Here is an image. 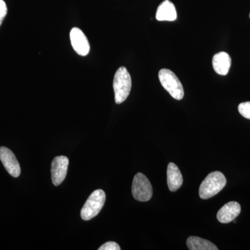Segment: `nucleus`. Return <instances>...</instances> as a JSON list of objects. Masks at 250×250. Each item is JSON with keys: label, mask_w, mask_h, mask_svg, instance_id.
<instances>
[{"label": "nucleus", "mask_w": 250, "mask_h": 250, "mask_svg": "<svg viewBox=\"0 0 250 250\" xmlns=\"http://www.w3.org/2000/svg\"><path fill=\"white\" fill-rule=\"evenodd\" d=\"M227 179L219 171L211 172L202 182L199 189V195L203 200L215 196L225 188Z\"/></svg>", "instance_id": "f257e3e1"}, {"label": "nucleus", "mask_w": 250, "mask_h": 250, "mask_svg": "<svg viewBox=\"0 0 250 250\" xmlns=\"http://www.w3.org/2000/svg\"><path fill=\"white\" fill-rule=\"evenodd\" d=\"M115 101L118 104L124 103L131 89V78L126 67H121L115 74L113 83Z\"/></svg>", "instance_id": "f03ea898"}, {"label": "nucleus", "mask_w": 250, "mask_h": 250, "mask_svg": "<svg viewBox=\"0 0 250 250\" xmlns=\"http://www.w3.org/2000/svg\"><path fill=\"white\" fill-rule=\"evenodd\" d=\"M106 201V194L101 189L95 190L85 202L81 210V217L83 220H90L101 211Z\"/></svg>", "instance_id": "7ed1b4c3"}, {"label": "nucleus", "mask_w": 250, "mask_h": 250, "mask_svg": "<svg viewBox=\"0 0 250 250\" xmlns=\"http://www.w3.org/2000/svg\"><path fill=\"white\" fill-rule=\"evenodd\" d=\"M161 85L174 99L181 100L184 98L183 85L175 74L168 69H161L159 72Z\"/></svg>", "instance_id": "20e7f679"}, {"label": "nucleus", "mask_w": 250, "mask_h": 250, "mask_svg": "<svg viewBox=\"0 0 250 250\" xmlns=\"http://www.w3.org/2000/svg\"><path fill=\"white\" fill-rule=\"evenodd\" d=\"M152 187L149 179L142 173L135 175L132 184V195L135 200L139 202H147L152 198Z\"/></svg>", "instance_id": "39448f33"}, {"label": "nucleus", "mask_w": 250, "mask_h": 250, "mask_svg": "<svg viewBox=\"0 0 250 250\" xmlns=\"http://www.w3.org/2000/svg\"><path fill=\"white\" fill-rule=\"evenodd\" d=\"M69 160L66 156H59L54 158L51 167L52 183L58 187L66 177Z\"/></svg>", "instance_id": "423d86ee"}, {"label": "nucleus", "mask_w": 250, "mask_h": 250, "mask_svg": "<svg viewBox=\"0 0 250 250\" xmlns=\"http://www.w3.org/2000/svg\"><path fill=\"white\" fill-rule=\"evenodd\" d=\"M0 160L10 175L14 177L21 175V166L12 151L6 147H0Z\"/></svg>", "instance_id": "0eeeda50"}, {"label": "nucleus", "mask_w": 250, "mask_h": 250, "mask_svg": "<svg viewBox=\"0 0 250 250\" xmlns=\"http://www.w3.org/2000/svg\"><path fill=\"white\" fill-rule=\"evenodd\" d=\"M72 47L79 55L85 57L90 52V44L83 31L77 27L72 29L70 34Z\"/></svg>", "instance_id": "6e6552de"}, {"label": "nucleus", "mask_w": 250, "mask_h": 250, "mask_svg": "<svg viewBox=\"0 0 250 250\" xmlns=\"http://www.w3.org/2000/svg\"><path fill=\"white\" fill-rule=\"evenodd\" d=\"M241 211V205L236 202H229L223 206L217 213V218L220 223H231L239 215Z\"/></svg>", "instance_id": "1a4fd4ad"}, {"label": "nucleus", "mask_w": 250, "mask_h": 250, "mask_svg": "<svg viewBox=\"0 0 250 250\" xmlns=\"http://www.w3.org/2000/svg\"><path fill=\"white\" fill-rule=\"evenodd\" d=\"M231 59L230 56L225 52L215 54L212 60V65L217 74L227 75L231 67Z\"/></svg>", "instance_id": "9d476101"}, {"label": "nucleus", "mask_w": 250, "mask_h": 250, "mask_svg": "<svg viewBox=\"0 0 250 250\" xmlns=\"http://www.w3.org/2000/svg\"><path fill=\"white\" fill-rule=\"evenodd\" d=\"M177 18V11L173 3L170 0H165L161 3L156 11V18L159 21H176Z\"/></svg>", "instance_id": "9b49d317"}, {"label": "nucleus", "mask_w": 250, "mask_h": 250, "mask_svg": "<svg viewBox=\"0 0 250 250\" xmlns=\"http://www.w3.org/2000/svg\"><path fill=\"white\" fill-rule=\"evenodd\" d=\"M167 180L169 190L171 192H175L178 190L183 184L182 174L179 167L173 163H170L167 166Z\"/></svg>", "instance_id": "f8f14e48"}, {"label": "nucleus", "mask_w": 250, "mask_h": 250, "mask_svg": "<svg viewBox=\"0 0 250 250\" xmlns=\"http://www.w3.org/2000/svg\"><path fill=\"white\" fill-rule=\"evenodd\" d=\"M188 248L190 250H218L213 243L197 236H190L187 239Z\"/></svg>", "instance_id": "ddd939ff"}, {"label": "nucleus", "mask_w": 250, "mask_h": 250, "mask_svg": "<svg viewBox=\"0 0 250 250\" xmlns=\"http://www.w3.org/2000/svg\"><path fill=\"white\" fill-rule=\"evenodd\" d=\"M238 111L242 116L250 120V102L240 104L238 106Z\"/></svg>", "instance_id": "4468645a"}, {"label": "nucleus", "mask_w": 250, "mask_h": 250, "mask_svg": "<svg viewBox=\"0 0 250 250\" xmlns=\"http://www.w3.org/2000/svg\"><path fill=\"white\" fill-rule=\"evenodd\" d=\"M99 250H120L119 245L116 243V242H107V243H104L103 246L100 247L98 249Z\"/></svg>", "instance_id": "2eb2a0df"}, {"label": "nucleus", "mask_w": 250, "mask_h": 250, "mask_svg": "<svg viewBox=\"0 0 250 250\" xmlns=\"http://www.w3.org/2000/svg\"><path fill=\"white\" fill-rule=\"evenodd\" d=\"M7 14V7L6 3L3 0H0V26Z\"/></svg>", "instance_id": "dca6fc26"}, {"label": "nucleus", "mask_w": 250, "mask_h": 250, "mask_svg": "<svg viewBox=\"0 0 250 250\" xmlns=\"http://www.w3.org/2000/svg\"></svg>", "instance_id": "f3484780"}]
</instances>
